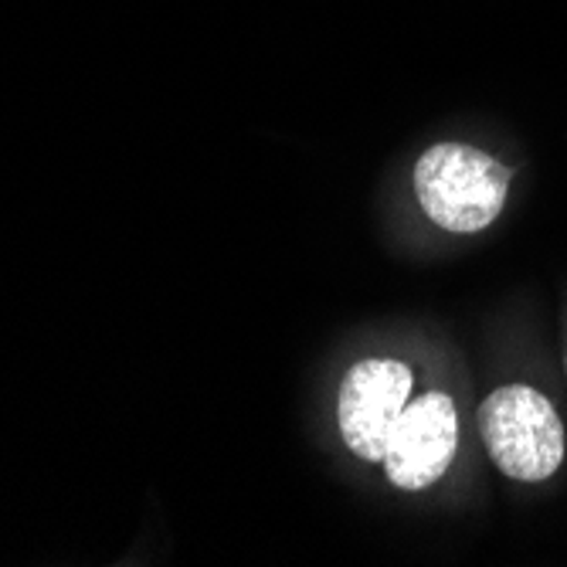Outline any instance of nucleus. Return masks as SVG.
<instances>
[{
    "label": "nucleus",
    "instance_id": "2",
    "mask_svg": "<svg viewBox=\"0 0 567 567\" xmlns=\"http://www.w3.org/2000/svg\"><path fill=\"white\" fill-rule=\"evenodd\" d=\"M476 425L489 458L509 480L540 483L564 462V425L557 411L527 384L496 388L480 404Z\"/></svg>",
    "mask_w": 567,
    "mask_h": 567
},
{
    "label": "nucleus",
    "instance_id": "3",
    "mask_svg": "<svg viewBox=\"0 0 567 567\" xmlns=\"http://www.w3.org/2000/svg\"><path fill=\"white\" fill-rule=\"evenodd\" d=\"M411 398V371L401 360H360L357 368L347 371L340 384L337 419L343 445L378 462L384 458L388 439L401 419V411Z\"/></svg>",
    "mask_w": 567,
    "mask_h": 567
},
{
    "label": "nucleus",
    "instance_id": "4",
    "mask_svg": "<svg viewBox=\"0 0 567 567\" xmlns=\"http://www.w3.org/2000/svg\"><path fill=\"white\" fill-rule=\"evenodd\" d=\"M458 445V419L449 394L429 391L408 401L384 449V470L398 489H425L442 473Z\"/></svg>",
    "mask_w": 567,
    "mask_h": 567
},
{
    "label": "nucleus",
    "instance_id": "1",
    "mask_svg": "<svg viewBox=\"0 0 567 567\" xmlns=\"http://www.w3.org/2000/svg\"><path fill=\"white\" fill-rule=\"evenodd\" d=\"M509 167L466 143H439L415 164V194L422 212L452 235L489 228L509 194Z\"/></svg>",
    "mask_w": 567,
    "mask_h": 567
}]
</instances>
